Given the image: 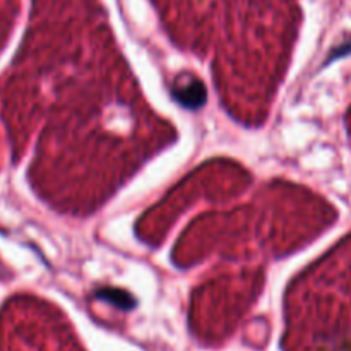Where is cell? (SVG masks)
Masks as SVG:
<instances>
[{"instance_id": "cell-1", "label": "cell", "mask_w": 351, "mask_h": 351, "mask_svg": "<svg viewBox=\"0 0 351 351\" xmlns=\"http://www.w3.org/2000/svg\"><path fill=\"white\" fill-rule=\"evenodd\" d=\"M175 98L185 106H191V108H197L202 105V101L206 99V91L202 88V84L199 81H191L185 86H178L175 89Z\"/></svg>"}, {"instance_id": "cell-2", "label": "cell", "mask_w": 351, "mask_h": 351, "mask_svg": "<svg viewBox=\"0 0 351 351\" xmlns=\"http://www.w3.org/2000/svg\"><path fill=\"white\" fill-rule=\"evenodd\" d=\"M98 297L105 298L106 302H112V304L119 305L122 308H130L134 307V300L123 291H117V290H103L98 291Z\"/></svg>"}]
</instances>
